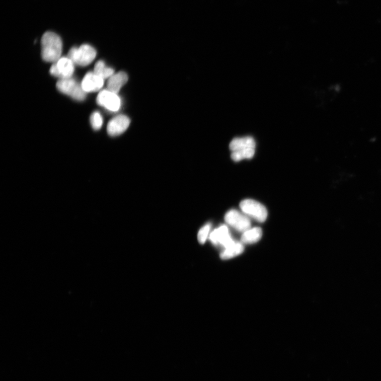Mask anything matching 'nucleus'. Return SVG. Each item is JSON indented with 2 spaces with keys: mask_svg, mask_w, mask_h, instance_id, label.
I'll return each instance as SVG.
<instances>
[{
  "mask_svg": "<svg viewBox=\"0 0 381 381\" xmlns=\"http://www.w3.org/2000/svg\"><path fill=\"white\" fill-rule=\"evenodd\" d=\"M41 46L44 60L55 63L60 58L63 44L61 38L56 34L50 32L45 33L41 40Z\"/></svg>",
  "mask_w": 381,
  "mask_h": 381,
  "instance_id": "f257e3e1",
  "label": "nucleus"
},
{
  "mask_svg": "<svg viewBox=\"0 0 381 381\" xmlns=\"http://www.w3.org/2000/svg\"><path fill=\"white\" fill-rule=\"evenodd\" d=\"M97 55L96 49L91 46L85 44L79 48H71L69 51L68 56L74 64L81 66H86L90 64Z\"/></svg>",
  "mask_w": 381,
  "mask_h": 381,
  "instance_id": "f03ea898",
  "label": "nucleus"
},
{
  "mask_svg": "<svg viewBox=\"0 0 381 381\" xmlns=\"http://www.w3.org/2000/svg\"><path fill=\"white\" fill-rule=\"evenodd\" d=\"M74 63L68 57H61L53 63L50 73L61 79L71 78L74 71Z\"/></svg>",
  "mask_w": 381,
  "mask_h": 381,
  "instance_id": "423d86ee",
  "label": "nucleus"
},
{
  "mask_svg": "<svg viewBox=\"0 0 381 381\" xmlns=\"http://www.w3.org/2000/svg\"><path fill=\"white\" fill-rule=\"evenodd\" d=\"M90 122L93 128L96 130H99L103 124V119L100 113L97 111L93 113L90 117Z\"/></svg>",
  "mask_w": 381,
  "mask_h": 381,
  "instance_id": "f3484780",
  "label": "nucleus"
},
{
  "mask_svg": "<svg viewBox=\"0 0 381 381\" xmlns=\"http://www.w3.org/2000/svg\"><path fill=\"white\" fill-rule=\"evenodd\" d=\"M243 212L260 222H264L267 217V211L264 206L252 199H246L240 203Z\"/></svg>",
  "mask_w": 381,
  "mask_h": 381,
  "instance_id": "20e7f679",
  "label": "nucleus"
},
{
  "mask_svg": "<svg viewBox=\"0 0 381 381\" xmlns=\"http://www.w3.org/2000/svg\"><path fill=\"white\" fill-rule=\"evenodd\" d=\"M97 104L107 110L116 112L121 107V100L117 94L108 90H103L99 93L97 99Z\"/></svg>",
  "mask_w": 381,
  "mask_h": 381,
  "instance_id": "0eeeda50",
  "label": "nucleus"
},
{
  "mask_svg": "<svg viewBox=\"0 0 381 381\" xmlns=\"http://www.w3.org/2000/svg\"><path fill=\"white\" fill-rule=\"evenodd\" d=\"M255 140L251 137L234 138L230 145V148L232 151L247 148H255Z\"/></svg>",
  "mask_w": 381,
  "mask_h": 381,
  "instance_id": "f8f14e48",
  "label": "nucleus"
},
{
  "mask_svg": "<svg viewBox=\"0 0 381 381\" xmlns=\"http://www.w3.org/2000/svg\"><path fill=\"white\" fill-rule=\"evenodd\" d=\"M224 220L237 231L244 233L251 229V222L246 214L236 210H231L226 213Z\"/></svg>",
  "mask_w": 381,
  "mask_h": 381,
  "instance_id": "39448f33",
  "label": "nucleus"
},
{
  "mask_svg": "<svg viewBox=\"0 0 381 381\" xmlns=\"http://www.w3.org/2000/svg\"><path fill=\"white\" fill-rule=\"evenodd\" d=\"M262 236V231L260 227L250 229L243 233L241 238L242 243L252 244L258 242Z\"/></svg>",
  "mask_w": 381,
  "mask_h": 381,
  "instance_id": "4468645a",
  "label": "nucleus"
},
{
  "mask_svg": "<svg viewBox=\"0 0 381 381\" xmlns=\"http://www.w3.org/2000/svg\"><path fill=\"white\" fill-rule=\"evenodd\" d=\"M104 85V80L96 75L94 72H89L82 80L81 86L86 92H97Z\"/></svg>",
  "mask_w": 381,
  "mask_h": 381,
  "instance_id": "9d476101",
  "label": "nucleus"
},
{
  "mask_svg": "<svg viewBox=\"0 0 381 381\" xmlns=\"http://www.w3.org/2000/svg\"><path fill=\"white\" fill-rule=\"evenodd\" d=\"M244 250L242 243L235 242L233 244L226 247L221 253L220 257L223 260H228L241 254Z\"/></svg>",
  "mask_w": 381,
  "mask_h": 381,
  "instance_id": "ddd939ff",
  "label": "nucleus"
},
{
  "mask_svg": "<svg viewBox=\"0 0 381 381\" xmlns=\"http://www.w3.org/2000/svg\"><path fill=\"white\" fill-rule=\"evenodd\" d=\"M56 87L60 92L75 100L84 101L86 98V92L82 89L81 85L71 78L59 80Z\"/></svg>",
  "mask_w": 381,
  "mask_h": 381,
  "instance_id": "7ed1b4c3",
  "label": "nucleus"
},
{
  "mask_svg": "<svg viewBox=\"0 0 381 381\" xmlns=\"http://www.w3.org/2000/svg\"><path fill=\"white\" fill-rule=\"evenodd\" d=\"M211 224L204 225L199 231L198 234V240L201 244H204L207 241L211 229Z\"/></svg>",
  "mask_w": 381,
  "mask_h": 381,
  "instance_id": "a211bd4d",
  "label": "nucleus"
},
{
  "mask_svg": "<svg viewBox=\"0 0 381 381\" xmlns=\"http://www.w3.org/2000/svg\"><path fill=\"white\" fill-rule=\"evenodd\" d=\"M255 154V148H247L233 151L231 158L235 162H239L244 159H252Z\"/></svg>",
  "mask_w": 381,
  "mask_h": 381,
  "instance_id": "dca6fc26",
  "label": "nucleus"
},
{
  "mask_svg": "<svg viewBox=\"0 0 381 381\" xmlns=\"http://www.w3.org/2000/svg\"><path fill=\"white\" fill-rule=\"evenodd\" d=\"M209 239L213 245H220L224 249L235 242L232 238L227 226L224 225L212 232L209 235Z\"/></svg>",
  "mask_w": 381,
  "mask_h": 381,
  "instance_id": "6e6552de",
  "label": "nucleus"
},
{
  "mask_svg": "<svg viewBox=\"0 0 381 381\" xmlns=\"http://www.w3.org/2000/svg\"><path fill=\"white\" fill-rule=\"evenodd\" d=\"M94 73L103 79H109L114 74V70L107 66L104 61L99 60L95 65Z\"/></svg>",
  "mask_w": 381,
  "mask_h": 381,
  "instance_id": "2eb2a0df",
  "label": "nucleus"
},
{
  "mask_svg": "<svg viewBox=\"0 0 381 381\" xmlns=\"http://www.w3.org/2000/svg\"><path fill=\"white\" fill-rule=\"evenodd\" d=\"M128 77L124 71L113 74L110 77L107 83V90L117 94L121 88L127 82Z\"/></svg>",
  "mask_w": 381,
  "mask_h": 381,
  "instance_id": "9b49d317",
  "label": "nucleus"
},
{
  "mask_svg": "<svg viewBox=\"0 0 381 381\" xmlns=\"http://www.w3.org/2000/svg\"><path fill=\"white\" fill-rule=\"evenodd\" d=\"M130 119L125 115H119L112 119L108 123L107 131L111 136H117L122 134L129 127Z\"/></svg>",
  "mask_w": 381,
  "mask_h": 381,
  "instance_id": "1a4fd4ad",
  "label": "nucleus"
}]
</instances>
